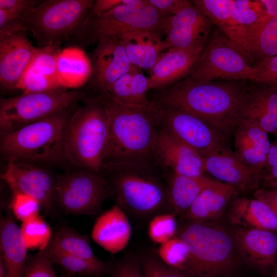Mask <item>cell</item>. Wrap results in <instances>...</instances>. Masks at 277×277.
I'll return each mask as SVG.
<instances>
[{
    "label": "cell",
    "mask_w": 277,
    "mask_h": 277,
    "mask_svg": "<svg viewBox=\"0 0 277 277\" xmlns=\"http://www.w3.org/2000/svg\"><path fill=\"white\" fill-rule=\"evenodd\" d=\"M251 82L199 81L187 76L162 92L157 102L195 116L229 139L236 127L238 106Z\"/></svg>",
    "instance_id": "6da1fadb"
},
{
    "label": "cell",
    "mask_w": 277,
    "mask_h": 277,
    "mask_svg": "<svg viewBox=\"0 0 277 277\" xmlns=\"http://www.w3.org/2000/svg\"><path fill=\"white\" fill-rule=\"evenodd\" d=\"M99 97L106 111L109 126L103 164L156 162L154 150L163 105L151 101L146 106H134L120 103L105 94Z\"/></svg>",
    "instance_id": "7a4b0ae2"
},
{
    "label": "cell",
    "mask_w": 277,
    "mask_h": 277,
    "mask_svg": "<svg viewBox=\"0 0 277 277\" xmlns=\"http://www.w3.org/2000/svg\"><path fill=\"white\" fill-rule=\"evenodd\" d=\"M160 167L155 162L105 163L101 172L110 176V181L107 180L116 205L131 214L146 216L170 206Z\"/></svg>",
    "instance_id": "3957f363"
},
{
    "label": "cell",
    "mask_w": 277,
    "mask_h": 277,
    "mask_svg": "<svg viewBox=\"0 0 277 277\" xmlns=\"http://www.w3.org/2000/svg\"><path fill=\"white\" fill-rule=\"evenodd\" d=\"M188 251L187 277H230L237 267L233 238L209 222H188L178 233Z\"/></svg>",
    "instance_id": "277c9868"
},
{
    "label": "cell",
    "mask_w": 277,
    "mask_h": 277,
    "mask_svg": "<svg viewBox=\"0 0 277 277\" xmlns=\"http://www.w3.org/2000/svg\"><path fill=\"white\" fill-rule=\"evenodd\" d=\"M109 137L107 115L100 97L88 100L71 116L65 135V160L101 172Z\"/></svg>",
    "instance_id": "5b68a950"
},
{
    "label": "cell",
    "mask_w": 277,
    "mask_h": 277,
    "mask_svg": "<svg viewBox=\"0 0 277 277\" xmlns=\"http://www.w3.org/2000/svg\"><path fill=\"white\" fill-rule=\"evenodd\" d=\"M70 117L66 109L3 135L2 154L8 161L65 159L64 142Z\"/></svg>",
    "instance_id": "8992f818"
},
{
    "label": "cell",
    "mask_w": 277,
    "mask_h": 277,
    "mask_svg": "<svg viewBox=\"0 0 277 277\" xmlns=\"http://www.w3.org/2000/svg\"><path fill=\"white\" fill-rule=\"evenodd\" d=\"M94 1L49 0L38 3L21 18L24 31H30L41 47L60 45L77 31Z\"/></svg>",
    "instance_id": "52a82bcc"
},
{
    "label": "cell",
    "mask_w": 277,
    "mask_h": 277,
    "mask_svg": "<svg viewBox=\"0 0 277 277\" xmlns=\"http://www.w3.org/2000/svg\"><path fill=\"white\" fill-rule=\"evenodd\" d=\"M85 98L80 91L58 88L43 92L23 93L1 98L0 128L2 135L68 109Z\"/></svg>",
    "instance_id": "ba28073f"
},
{
    "label": "cell",
    "mask_w": 277,
    "mask_h": 277,
    "mask_svg": "<svg viewBox=\"0 0 277 277\" xmlns=\"http://www.w3.org/2000/svg\"><path fill=\"white\" fill-rule=\"evenodd\" d=\"M199 81H245L261 83L258 70L219 29L212 33L190 74Z\"/></svg>",
    "instance_id": "9c48e42d"
},
{
    "label": "cell",
    "mask_w": 277,
    "mask_h": 277,
    "mask_svg": "<svg viewBox=\"0 0 277 277\" xmlns=\"http://www.w3.org/2000/svg\"><path fill=\"white\" fill-rule=\"evenodd\" d=\"M163 17L148 0H131L107 12L87 17L79 27L91 39L120 37L127 33L162 31Z\"/></svg>",
    "instance_id": "30bf717a"
},
{
    "label": "cell",
    "mask_w": 277,
    "mask_h": 277,
    "mask_svg": "<svg viewBox=\"0 0 277 277\" xmlns=\"http://www.w3.org/2000/svg\"><path fill=\"white\" fill-rule=\"evenodd\" d=\"M55 194L57 204L66 212L94 215L112 190L102 173L81 169L58 176Z\"/></svg>",
    "instance_id": "8fae6325"
},
{
    "label": "cell",
    "mask_w": 277,
    "mask_h": 277,
    "mask_svg": "<svg viewBox=\"0 0 277 277\" xmlns=\"http://www.w3.org/2000/svg\"><path fill=\"white\" fill-rule=\"evenodd\" d=\"M163 106L160 126L202 157L227 146L228 139L201 119L182 110Z\"/></svg>",
    "instance_id": "7c38bea8"
},
{
    "label": "cell",
    "mask_w": 277,
    "mask_h": 277,
    "mask_svg": "<svg viewBox=\"0 0 277 277\" xmlns=\"http://www.w3.org/2000/svg\"><path fill=\"white\" fill-rule=\"evenodd\" d=\"M1 179L13 193H23L36 199L49 214L57 204L55 180L44 169L26 162L8 161Z\"/></svg>",
    "instance_id": "4fadbf2b"
},
{
    "label": "cell",
    "mask_w": 277,
    "mask_h": 277,
    "mask_svg": "<svg viewBox=\"0 0 277 277\" xmlns=\"http://www.w3.org/2000/svg\"><path fill=\"white\" fill-rule=\"evenodd\" d=\"M213 25L208 16L191 2L177 14L165 17L162 31L170 48H189L205 46Z\"/></svg>",
    "instance_id": "5bb4252c"
},
{
    "label": "cell",
    "mask_w": 277,
    "mask_h": 277,
    "mask_svg": "<svg viewBox=\"0 0 277 277\" xmlns=\"http://www.w3.org/2000/svg\"><path fill=\"white\" fill-rule=\"evenodd\" d=\"M236 122L253 123L277 138V85L251 82L236 112Z\"/></svg>",
    "instance_id": "9a60e30c"
},
{
    "label": "cell",
    "mask_w": 277,
    "mask_h": 277,
    "mask_svg": "<svg viewBox=\"0 0 277 277\" xmlns=\"http://www.w3.org/2000/svg\"><path fill=\"white\" fill-rule=\"evenodd\" d=\"M205 173L235 188L239 192H255L262 175L242 163L228 146L203 157Z\"/></svg>",
    "instance_id": "2e32d148"
},
{
    "label": "cell",
    "mask_w": 277,
    "mask_h": 277,
    "mask_svg": "<svg viewBox=\"0 0 277 277\" xmlns=\"http://www.w3.org/2000/svg\"><path fill=\"white\" fill-rule=\"evenodd\" d=\"M154 156L157 164L165 171L169 169L190 177L205 173L203 157L161 126L157 130Z\"/></svg>",
    "instance_id": "e0dca14e"
},
{
    "label": "cell",
    "mask_w": 277,
    "mask_h": 277,
    "mask_svg": "<svg viewBox=\"0 0 277 277\" xmlns=\"http://www.w3.org/2000/svg\"><path fill=\"white\" fill-rule=\"evenodd\" d=\"M274 232L240 228L233 238L235 251L253 269L261 272L274 269L277 262V235Z\"/></svg>",
    "instance_id": "ac0fdd59"
},
{
    "label": "cell",
    "mask_w": 277,
    "mask_h": 277,
    "mask_svg": "<svg viewBox=\"0 0 277 277\" xmlns=\"http://www.w3.org/2000/svg\"><path fill=\"white\" fill-rule=\"evenodd\" d=\"M93 63L94 82L101 94L137 67L129 60L120 37L98 41L93 55Z\"/></svg>",
    "instance_id": "d6986e66"
},
{
    "label": "cell",
    "mask_w": 277,
    "mask_h": 277,
    "mask_svg": "<svg viewBox=\"0 0 277 277\" xmlns=\"http://www.w3.org/2000/svg\"><path fill=\"white\" fill-rule=\"evenodd\" d=\"M22 31L0 37V83L4 88L16 89L36 54Z\"/></svg>",
    "instance_id": "ffe728a7"
},
{
    "label": "cell",
    "mask_w": 277,
    "mask_h": 277,
    "mask_svg": "<svg viewBox=\"0 0 277 277\" xmlns=\"http://www.w3.org/2000/svg\"><path fill=\"white\" fill-rule=\"evenodd\" d=\"M233 135L236 157L262 178L271 144L268 133L253 123L239 120Z\"/></svg>",
    "instance_id": "44dd1931"
},
{
    "label": "cell",
    "mask_w": 277,
    "mask_h": 277,
    "mask_svg": "<svg viewBox=\"0 0 277 277\" xmlns=\"http://www.w3.org/2000/svg\"><path fill=\"white\" fill-rule=\"evenodd\" d=\"M205 47H171L164 52L150 70L149 78L151 89L163 88L172 85L188 76Z\"/></svg>",
    "instance_id": "7402d4cb"
},
{
    "label": "cell",
    "mask_w": 277,
    "mask_h": 277,
    "mask_svg": "<svg viewBox=\"0 0 277 277\" xmlns=\"http://www.w3.org/2000/svg\"><path fill=\"white\" fill-rule=\"evenodd\" d=\"M58 47L59 45L38 48L16 89L30 93L63 88L56 69Z\"/></svg>",
    "instance_id": "603a6c76"
},
{
    "label": "cell",
    "mask_w": 277,
    "mask_h": 277,
    "mask_svg": "<svg viewBox=\"0 0 277 277\" xmlns=\"http://www.w3.org/2000/svg\"><path fill=\"white\" fill-rule=\"evenodd\" d=\"M131 227L125 211L115 205L96 220L91 231L93 241L104 250L116 254L128 244Z\"/></svg>",
    "instance_id": "cb8c5ba5"
},
{
    "label": "cell",
    "mask_w": 277,
    "mask_h": 277,
    "mask_svg": "<svg viewBox=\"0 0 277 277\" xmlns=\"http://www.w3.org/2000/svg\"><path fill=\"white\" fill-rule=\"evenodd\" d=\"M0 227L1 260L5 277H23L28 249L11 212L1 217Z\"/></svg>",
    "instance_id": "d4e9b609"
},
{
    "label": "cell",
    "mask_w": 277,
    "mask_h": 277,
    "mask_svg": "<svg viewBox=\"0 0 277 277\" xmlns=\"http://www.w3.org/2000/svg\"><path fill=\"white\" fill-rule=\"evenodd\" d=\"M191 2L208 16L213 25L217 27L248 62L253 66L246 32L231 15L232 0H194Z\"/></svg>",
    "instance_id": "484cf974"
},
{
    "label": "cell",
    "mask_w": 277,
    "mask_h": 277,
    "mask_svg": "<svg viewBox=\"0 0 277 277\" xmlns=\"http://www.w3.org/2000/svg\"><path fill=\"white\" fill-rule=\"evenodd\" d=\"M228 216L241 228L277 231V218L272 209L255 197H234L228 205Z\"/></svg>",
    "instance_id": "4316f807"
},
{
    "label": "cell",
    "mask_w": 277,
    "mask_h": 277,
    "mask_svg": "<svg viewBox=\"0 0 277 277\" xmlns=\"http://www.w3.org/2000/svg\"><path fill=\"white\" fill-rule=\"evenodd\" d=\"M121 38L129 60L140 69L150 70L164 51L170 48L156 32H132Z\"/></svg>",
    "instance_id": "83f0119b"
},
{
    "label": "cell",
    "mask_w": 277,
    "mask_h": 277,
    "mask_svg": "<svg viewBox=\"0 0 277 277\" xmlns=\"http://www.w3.org/2000/svg\"><path fill=\"white\" fill-rule=\"evenodd\" d=\"M239 193L235 188L226 184L205 189L183 214V219L195 222H208L216 220Z\"/></svg>",
    "instance_id": "f1b7e54d"
},
{
    "label": "cell",
    "mask_w": 277,
    "mask_h": 277,
    "mask_svg": "<svg viewBox=\"0 0 277 277\" xmlns=\"http://www.w3.org/2000/svg\"><path fill=\"white\" fill-rule=\"evenodd\" d=\"M167 173V191L171 207L175 213L184 214L205 189L223 185L207 174L190 177L171 171Z\"/></svg>",
    "instance_id": "f546056e"
},
{
    "label": "cell",
    "mask_w": 277,
    "mask_h": 277,
    "mask_svg": "<svg viewBox=\"0 0 277 277\" xmlns=\"http://www.w3.org/2000/svg\"><path fill=\"white\" fill-rule=\"evenodd\" d=\"M58 78L64 88L83 85L92 73V66L84 51L76 47L60 50L56 59Z\"/></svg>",
    "instance_id": "4dcf8cb0"
},
{
    "label": "cell",
    "mask_w": 277,
    "mask_h": 277,
    "mask_svg": "<svg viewBox=\"0 0 277 277\" xmlns=\"http://www.w3.org/2000/svg\"><path fill=\"white\" fill-rule=\"evenodd\" d=\"M151 89L149 78L136 67L118 78L104 94L124 104L143 106L151 102L146 95Z\"/></svg>",
    "instance_id": "1f68e13d"
},
{
    "label": "cell",
    "mask_w": 277,
    "mask_h": 277,
    "mask_svg": "<svg viewBox=\"0 0 277 277\" xmlns=\"http://www.w3.org/2000/svg\"><path fill=\"white\" fill-rule=\"evenodd\" d=\"M48 248L93 262H103L94 253L87 237L68 227L56 231Z\"/></svg>",
    "instance_id": "d6a6232c"
},
{
    "label": "cell",
    "mask_w": 277,
    "mask_h": 277,
    "mask_svg": "<svg viewBox=\"0 0 277 277\" xmlns=\"http://www.w3.org/2000/svg\"><path fill=\"white\" fill-rule=\"evenodd\" d=\"M231 13L245 30L248 41L269 17L261 0H232Z\"/></svg>",
    "instance_id": "836d02e7"
},
{
    "label": "cell",
    "mask_w": 277,
    "mask_h": 277,
    "mask_svg": "<svg viewBox=\"0 0 277 277\" xmlns=\"http://www.w3.org/2000/svg\"><path fill=\"white\" fill-rule=\"evenodd\" d=\"M253 64L277 55V15L269 17L248 41Z\"/></svg>",
    "instance_id": "e575fe53"
},
{
    "label": "cell",
    "mask_w": 277,
    "mask_h": 277,
    "mask_svg": "<svg viewBox=\"0 0 277 277\" xmlns=\"http://www.w3.org/2000/svg\"><path fill=\"white\" fill-rule=\"evenodd\" d=\"M48 252L53 263L63 268L68 272L80 276H91L108 274L111 264L103 261L93 262L82 258L49 249Z\"/></svg>",
    "instance_id": "d590c367"
},
{
    "label": "cell",
    "mask_w": 277,
    "mask_h": 277,
    "mask_svg": "<svg viewBox=\"0 0 277 277\" xmlns=\"http://www.w3.org/2000/svg\"><path fill=\"white\" fill-rule=\"evenodd\" d=\"M20 230L27 249L45 250L52 238L49 226L39 215L23 222Z\"/></svg>",
    "instance_id": "8d00e7d4"
},
{
    "label": "cell",
    "mask_w": 277,
    "mask_h": 277,
    "mask_svg": "<svg viewBox=\"0 0 277 277\" xmlns=\"http://www.w3.org/2000/svg\"><path fill=\"white\" fill-rule=\"evenodd\" d=\"M176 230L174 214L168 213L154 216L149 222L148 228L150 240L161 245L175 237Z\"/></svg>",
    "instance_id": "74e56055"
},
{
    "label": "cell",
    "mask_w": 277,
    "mask_h": 277,
    "mask_svg": "<svg viewBox=\"0 0 277 277\" xmlns=\"http://www.w3.org/2000/svg\"><path fill=\"white\" fill-rule=\"evenodd\" d=\"M188 255L185 243L178 236L161 245L157 251V256L164 263L179 270L186 262Z\"/></svg>",
    "instance_id": "f35d334b"
},
{
    "label": "cell",
    "mask_w": 277,
    "mask_h": 277,
    "mask_svg": "<svg viewBox=\"0 0 277 277\" xmlns=\"http://www.w3.org/2000/svg\"><path fill=\"white\" fill-rule=\"evenodd\" d=\"M140 260L145 277H187L181 271L164 263L155 254H145Z\"/></svg>",
    "instance_id": "ab89813d"
},
{
    "label": "cell",
    "mask_w": 277,
    "mask_h": 277,
    "mask_svg": "<svg viewBox=\"0 0 277 277\" xmlns=\"http://www.w3.org/2000/svg\"><path fill=\"white\" fill-rule=\"evenodd\" d=\"M48 248L28 258L23 277H57Z\"/></svg>",
    "instance_id": "60d3db41"
},
{
    "label": "cell",
    "mask_w": 277,
    "mask_h": 277,
    "mask_svg": "<svg viewBox=\"0 0 277 277\" xmlns=\"http://www.w3.org/2000/svg\"><path fill=\"white\" fill-rule=\"evenodd\" d=\"M11 207L14 216L24 222L38 216L41 206L34 197L17 192L13 193Z\"/></svg>",
    "instance_id": "b9f144b4"
},
{
    "label": "cell",
    "mask_w": 277,
    "mask_h": 277,
    "mask_svg": "<svg viewBox=\"0 0 277 277\" xmlns=\"http://www.w3.org/2000/svg\"><path fill=\"white\" fill-rule=\"evenodd\" d=\"M108 274L111 277H145L140 260L135 257L126 258L111 265Z\"/></svg>",
    "instance_id": "7bdbcfd3"
},
{
    "label": "cell",
    "mask_w": 277,
    "mask_h": 277,
    "mask_svg": "<svg viewBox=\"0 0 277 277\" xmlns=\"http://www.w3.org/2000/svg\"><path fill=\"white\" fill-rule=\"evenodd\" d=\"M253 66L258 70L262 83L277 85V55L256 62Z\"/></svg>",
    "instance_id": "ee69618b"
},
{
    "label": "cell",
    "mask_w": 277,
    "mask_h": 277,
    "mask_svg": "<svg viewBox=\"0 0 277 277\" xmlns=\"http://www.w3.org/2000/svg\"><path fill=\"white\" fill-rule=\"evenodd\" d=\"M164 17L175 15L189 6L191 2L187 0H148Z\"/></svg>",
    "instance_id": "f6af8a7d"
},
{
    "label": "cell",
    "mask_w": 277,
    "mask_h": 277,
    "mask_svg": "<svg viewBox=\"0 0 277 277\" xmlns=\"http://www.w3.org/2000/svg\"><path fill=\"white\" fill-rule=\"evenodd\" d=\"M277 180V138L271 144L265 168L262 173V180Z\"/></svg>",
    "instance_id": "bcb514c9"
},
{
    "label": "cell",
    "mask_w": 277,
    "mask_h": 277,
    "mask_svg": "<svg viewBox=\"0 0 277 277\" xmlns=\"http://www.w3.org/2000/svg\"><path fill=\"white\" fill-rule=\"evenodd\" d=\"M37 2L30 0H0V9L24 14L36 5L38 3Z\"/></svg>",
    "instance_id": "7dc6e473"
},
{
    "label": "cell",
    "mask_w": 277,
    "mask_h": 277,
    "mask_svg": "<svg viewBox=\"0 0 277 277\" xmlns=\"http://www.w3.org/2000/svg\"><path fill=\"white\" fill-rule=\"evenodd\" d=\"M131 0H97L91 9L92 14L98 15L107 12L118 6L127 4Z\"/></svg>",
    "instance_id": "c3c4849f"
},
{
    "label": "cell",
    "mask_w": 277,
    "mask_h": 277,
    "mask_svg": "<svg viewBox=\"0 0 277 277\" xmlns=\"http://www.w3.org/2000/svg\"><path fill=\"white\" fill-rule=\"evenodd\" d=\"M253 196L269 206L277 208V189H258L253 192Z\"/></svg>",
    "instance_id": "681fc988"
},
{
    "label": "cell",
    "mask_w": 277,
    "mask_h": 277,
    "mask_svg": "<svg viewBox=\"0 0 277 277\" xmlns=\"http://www.w3.org/2000/svg\"><path fill=\"white\" fill-rule=\"evenodd\" d=\"M269 17L277 15V0H261Z\"/></svg>",
    "instance_id": "f907efd6"
},
{
    "label": "cell",
    "mask_w": 277,
    "mask_h": 277,
    "mask_svg": "<svg viewBox=\"0 0 277 277\" xmlns=\"http://www.w3.org/2000/svg\"><path fill=\"white\" fill-rule=\"evenodd\" d=\"M261 183L266 186L268 187L271 189H277V180H271V181H262Z\"/></svg>",
    "instance_id": "816d5d0a"
},
{
    "label": "cell",
    "mask_w": 277,
    "mask_h": 277,
    "mask_svg": "<svg viewBox=\"0 0 277 277\" xmlns=\"http://www.w3.org/2000/svg\"><path fill=\"white\" fill-rule=\"evenodd\" d=\"M270 277H277V264L274 268V272L273 274Z\"/></svg>",
    "instance_id": "f5cc1de1"
},
{
    "label": "cell",
    "mask_w": 277,
    "mask_h": 277,
    "mask_svg": "<svg viewBox=\"0 0 277 277\" xmlns=\"http://www.w3.org/2000/svg\"><path fill=\"white\" fill-rule=\"evenodd\" d=\"M76 277H101V275L91 276H76Z\"/></svg>",
    "instance_id": "db71d44e"
}]
</instances>
